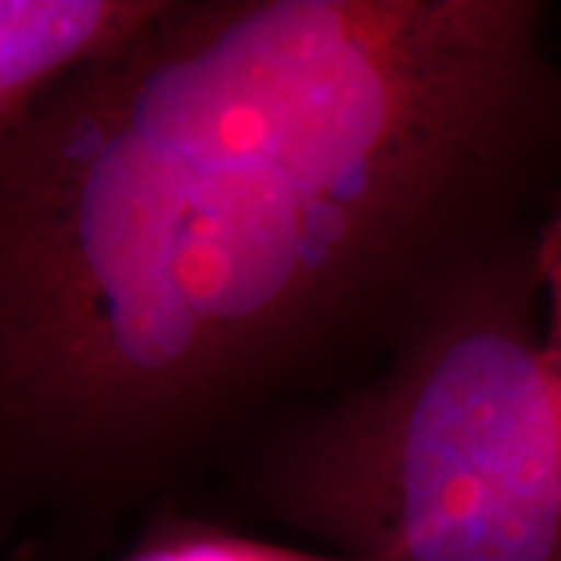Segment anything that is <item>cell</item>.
Instances as JSON below:
<instances>
[{"mask_svg": "<svg viewBox=\"0 0 561 561\" xmlns=\"http://www.w3.org/2000/svg\"><path fill=\"white\" fill-rule=\"evenodd\" d=\"M559 187L546 3L160 0L0 135V534L175 505Z\"/></svg>", "mask_w": 561, "mask_h": 561, "instance_id": "obj_1", "label": "cell"}, {"mask_svg": "<svg viewBox=\"0 0 561 561\" xmlns=\"http://www.w3.org/2000/svg\"><path fill=\"white\" fill-rule=\"evenodd\" d=\"M540 231L468 268L365 381L256 431L216 474L231 502L346 561H561Z\"/></svg>", "mask_w": 561, "mask_h": 561, "instance_id": "obj_2", "label": "cell"}, {"mask_svg": "<svg viewBox=\"0 0 561 561\" xmlns=\"http://www.w3.org/2000/svg\"><path fill=\"white\" fill-rule=\"evenodd\" d=\"M537 275L542 290V337L561 400V201L537 238Z\"/></svg>", "mask_w": 561, "mask_h": 561, "instance_id": "obj_5", "label": "cell"}, {"mask_svg": "<svg viewBox=\"0 0 561 561\" xmlns=\"http://www.w3.org/2000/svg\"><path fill=\"white\" fill-rule=\"evenodd\" d=\"M119 561H346L316 549L260 540L184 515L179 505L157 508L140 524L135 546Z\"/></svg>", "mask_w": 561, "mask_h": 561, "instance_id": "obj_4", "label": "cell"}, {"mask_svg": "<svg viewBox=\"0 0 561 561\" xmlns=\"http://www.w3.org/2000/svg\"><path fill=\"white\" fill-rule=\"evenodd\" d=\"M157 7L160 0H0V135L138 32Z\"/></svg>", "mask_w": 561, "mask_h": 561, "instance_id": "obj_3", "label": "cell"}]
</instances>
